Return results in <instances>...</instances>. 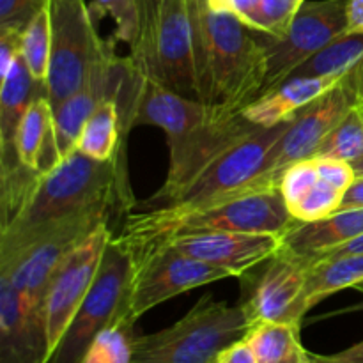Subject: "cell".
Wrapping results in <instances>:
<instances>
[{
    "mask_svg": "<svg viewBox=\"0 0 363 363\" xmlns=\"http://www.w3.org/2000/svg\"><path fill=\"white\" fill-rule=\"evenodd\" d=\"M291 121L272 128H259L250 137L227 149L165 208H199L245 186L261 172L268 151L282 137Z\"/></svg>",
    "mask_w": 363,
    "mask_h": 363,
    "instance_id": "obj_13",
    "label": "cell"
},
{
    "mask_svg": "<svg viewBox=\"0 0 363 363\" xmlns=\"http://www.w3.org/2000/svg\"><path fill=\"white\" fill-rule=\"evenodd\" d=\"M45 315L25 307L16 287L0 275V363H46Z\"/></svg>",
    "mask_w": 363,
    "mask_h": 363,
    "instance_id": "obj_18",
    "label": "cell"
},
{
    "mask_svg": "<svg viewBox=\"0 0 363 363\" xmlns=\"http://www.w3.org/2000/svg\"><path fill=\"white\" fill-rule=\"evenodd\" d=\"M346 30L347 0L305 2L282 35L259 30L268 62L261 96L289 80L298 67Z\"/></svg>",
    "mask_w": 363,
    "mask_h": 363,
    "instance_id": "obj_9",
    "label": "cell"
},
{
    "mask_svg": "<svg viewBox=\"0 0 363 363\" xmlns=\"http://www.w3.org/2000/svg\"><path fill=\"white\" fill-rule=\"evenodd\" d=\"M354 169V174H357V177H363V156L360 160H357V162L351 163Z\"/></svg>",
    "mask_w": 363,
    "mask_h": 363,
    "instance_id": "obj_43",
    "label": "cell"
},
{
    "mask_svg": "<svg viewBox=\"0 0 363 363\" xmlns=\"http://www.w3.org/2000/svg\"><path fill=\"white\" fill-rule=\"evenodd\" d=\"M354 289L362 291V293H363V282H362V284H358V286H357V287H354Z\"/></svg>",
    "mask_w": 363,
    "mask_h": 363,
    "instance_id": "obj_46",
    "label": "cell"
},
{
    "mask_svg": "<svg viewBox=\"0 0 363 363\" xmlns=\"http://www.w3.org/2000/svg\"><path fill=\"white\" fill-rule=\"evenodd\" d=\"M124 137L126 131L119 101L116 98H105L82 128L74 151L99 162H108L124 149Z\"/></svg>",
    "mask_w": 363,
    "mask_h": 363,
    "instance_id": "obj_23",
    "label": "cell"
},
{
    "mask_svg": "<svg viewBox=\"0 0 363 363\" xmlns=\"http://www.w3.org/2000/svg\"><path fill=\"white\" fill-rule=\"evenodd\" d=\"M301 2H303V4H305V0H301Z\"/></svg>",
    "mask_w": 363,
    "mask_h": 363,
    "instance_id": "obj_47",
    "label": "cell"
},
{
    "mask_svg": "<svg viewBox=\"0 0 363 363\" xmlns=\"http://www.w3.org/2000/svg\"><path fill=\"white\" fill-rule=\"evenodd\" d=\"M312 363H325V362H321L318 358V354H312Z\"/></svg>",
    "mask_w": 363,
    "mask_h": 363,
    "instance_id": "obj_45",
    "label": "cell"
},
{
    "mask_svg": "<svg viewBox=\"0 0 363 363\" xmlns=\"http://www.w3.org/2000/svg\"><path fill=\"white\" fill-rule=\"evenodd\" d=\"M363 156V101L358 103L321 142L314 158L357 162Z\"/></svg>",
    "mask_w": 363,
    "mask_h": 363,
    "instance_id": "obj_29",
    "label": "cell"
},
{
    "mask_svg": "<svg viewBox=\"0 0 363 363\" xmlns=\"http://www.w3.org/2000/svg\"><path fill=\"white\" fill-rule=\"evenodd\" d=\"M354 254H363V234L360 238H357V240L347 241V243H344V245H340V247L330 250L328 254L323 255L319 261H323V259H333V257H340V255H354Z\"/></svg>",
    "mask_w": 363,
    "mask_h": 363,
    "instance_id": "obj_42",
    "label": "cell"
},
{
    "mask_svg": "<svg viewBox=\"0 0 363 363\" xmlns=\"http://www.w3.org/2000/svg\"><path fill=\"white\" fill-rule=\"evenodd\" d=\"M131 252V250H130ZM133 275L119 319L137 323L151 308L195 287L233 279V273L190 257L170 243L131 252Z\"/></svg>",
    "mask_w": 363,
    "mask_h": 363,
    "instance_id": "obj_6",
    "label": "cell"
},
{
    "mask_svg": "<svg viewBox=\"0 0 363 363\" xmlns=\"http://www.w3.org/2000/svg\"><path fill=\"white\" fill-rule=\"evenodd\" d=\"M363 282V254L340 255L333 259H323L308 268L307 298L308 308L319 301L347 287H357Z\"/></svg>",
    "mask_w": 363,
    "mask_h": 363,
    "instance_id": "obj_25",
    "label": "cell"
},
{
    "mask_svg": "<svg viewBox=\"0 0 363 363\" xmlns=\"http://www.w3.org/2000/svg\"><path fill=\"white\" fill-rule=\"evenodd\" d=\"M298 223L279 188L230 191L190 209H135L126 213L117 240L131 252L179 236L204 233H252L286 236Z\"/></svg>",
    "mask_w": 363,
    "mask_h": 363,
    "instance_id": "obj_3",
    "label": "cell"
},
{
    "mask_svg": "<svg viewBox=\"0 0 363 363\" xmlns=\"http://www.w3.org/2000/svg\"><path fill=\"white\" fill-rule=\"evenodd\" d=\"M362 234L363 208L340 209L323 220L298 222L284 236V250L314 264L330 250L357 240Z\"/></svg>",
    "mask_w": 363,
    "mask_h": 363,
    "instance_id": "obj_19",
    "label": "cell"
},
{
    "mask_svg": "<svg viewBox=\"0 0 363 363\" xmlns=\"http://www.w3.org/2000/svg\"><path fill=\"white\" fill-rule=\"evenodd\" d=\"M0 169H2V181H0L2 183V222H0V229H4L25 208L41 179L43 172L23 165L20 160L6 163Z\"/></svg>",
    "mask_w": 363,
    "mask_h": 363,
    "instance_id": "obj_28",
    "label": "cell"
},
{
    "mask_svg": "<svg viewBox=\"0 0 363 363\" xmlns=\"http://www.w3.org/2000/svg\"><path fill=\"white\" fill-rule=\"evenodd\" d=\"M52 60L46 80L50 105L64 101L78 91L96 64L110 52L103 41L85 0H50Z\"/></svg>",
    "mask_w": 363,
    "mask_h": 363,
    "instance_id": "obj_7",
    "label": "cell"
},
{
    "mask_svg": "<svg viewBox=\"0 0 363 363\" xmlns=\"http://www.w3.org/2000/svg\"><path fill=\"white\" fill-rule=\"evenodd\" d=\"M209 2H211L213 7H229V0H209Z\"/></svg>",
    "mask_w": 363,
    "mask_h": 363,
    "instance_id": "obj_44",
    "label": "cell"
},
{
    "mask_svg": "<svg viewBox=\"0 0 363 363\" xmlns=\"http://www.w3.org/2000/svg\"><path fill=\"white\" fill-rule=\"evenodd\" d=\"M318 358L325 363H363V340L340 351L335 354H318Z\"/></svg>",
    "mask_w": 363,
    "mask_h": 363,
    "instance_id": "obj_39",
    "label": "cell"
},
{
    "mask_svg": "<svg viewBox=\"0 0 363 363\" xmlns=\"http://www.w3.org/2000/svg\"><path fill=\"white\" fill-rule=\"evenodd\" d=\"M305 2H307V0H305Z\"/></svg>",
    "mask_w": 363,
    "mask_h": 363,
    "instance_id": "obj_48",
    "label": "cell"
},
{
    "mask_svg": "<svg viewBox=\"0 0 363 363\" xmlns=\"http://www.w3.org/2000/svg\"><path fill=\"white\" fill-rule=\"evenodd\" d=\"M261 126L245 119L241 112L218 108L213 119L201 128L169 144V172L160 190L133 209H160L169 206L209 163L250 137Z\"/></svg>",
    "mask_w": 363,
    "mask_h": 363,
    "instance_id": "obj_10",
    "label": "cell"
},
{
    "mask_svg": "<svg viewBox=\"0 0 363 363\" xmlns=\"http://www.w3.org/2000/svg\"><path fill=\"white\" fill-rule=\"evenodd\" d=\"M190 257L243 277L284 248V236L252 233H204L165 241ZM160 245V243H158Z\"/></svg>",
    "mask_w": 363,
    "mask_h": 363,
    "instance_id": "obj_16",
    "label": "cell"
},
{
    "mask_svg": "<svg viewBox=\"0 0 363 363\" xmlns=\"http://www.w3.org/2000/svg\"><path fill=\"white\" fill-rule=\"evenodd\" d=\"M50 0H0V28L23 32Z\"/></svg>",
    "mask_w": 363,
    "mask_h": 363,
    "instance_id": "obj_35",
    "label": "cell"
},
{
    "mask_svg": "<svg viewBox=\"0 0 363 363\" xmlns=\"http://www.w3.org/2000/svg\"><path fill=\"white\" fill-rule=\"evenodd\" d=\"M301 325L257 323L245 337L259 363H312L300 339Z\"/></svg>",
    "mask_w": 363,
    "mask_h": 363,
    "instance_id": "obj_24",
    "label": "cell"
},
{
    "mask_svg": "<svg viewBox=\"0 0 363 363\" xmlns=\"http://www.w3.org/2000/svg\"><path fill=\"white\" fill-rule=\"evenodd\" d=\"M133 275V255L113 234L106 247L94 284L48 363H82L92 340L117 321Z\"/></svg>",
    "mask_w": 363,
    "mask_h": 363,
    "instance_id": "obj_8",
    "label": "cell"
},
{
    "mask_svg": "<svg viewBox=\"0 0 363 363\" xmlns=\"http://www.w3.org/2000/svg\"><path fill=\"white\" fill-rule=\"evenodd\" d=\"M363 34V0H347V30Z\"/></svg>",
    "mask_w": 363,
    "mask_h": 363,
    "instance_id": "obj_40",
    "label": "cell"
},
{
    "mask_svg": "<svg viewBox=\"0 0 363 363\" xmlns=\"http://www.w3.org/2000/svg\"><path fill=\"white\" fill-rule=\"evenodd\" d=\"M46 94V84H39L28 73L21 53L13 66L2 77L0 87V155L2 165L20 160L16 149V137L20 124L38 96Z\"/></svg>",
    "mask_w": 363,
    "mask_h": 363,
    "instance_id": "obj_21",
    "label": "cell"
},
{
    "mask_svg": "<svg viewBox=\"0 0 363 363\" xmlns=\"http://www.w3.org/2000/svg\"><path fill=\"white\" fill-rule=\"evenodd\" d=\"M318 181L319 172L315 158L301 160V162L293 163V165H289L284 170L279 190L291 213L311 194V190L318 184Z\"/></svg>",
    "mask_w": 363,
    "mask_h": 363,
    "instance_id": "obj_32",
    "label": "cell"
},
{
    "mask_svg": "<svg viewBox=\"0 0 363 363\" xmlns=\"http://www.w3.org/2000/svg\"><path fill=\"white\" fill-rule=\"evenodd\" d=\"M363 67V34L344 32L312 59L294 71L293 77L344 78ZM291 77V78H293Z\"/></svg>",
    "mask_w": 363,
    "mask_h": 363,
    "instance_id": "obj_26",
    "label": "cell"
},
{
    "mask_svg": "<svg viewBox=\"0 0 363 363\" xmlns=\"http://www.w3.org/2000/svg\"><path fill=\"white\" fill-rule=\"evenodd\" d=\"M308 268L307 261L284 248L255 268V280L245 287L240 301L252 326L257 323L301 325V319L311 311L305 298Z\"/></svg>",
    "mask_w": 363,
    "mask_h": 363,
    "instance_id": "obj_12",
    "label": "cell"
},
{
    "mask_svg": "<svg viewBox=\"0 0 363 363\" xmlns=\"http://www.w3.org/2000/svg\"><path fill=\"white\" fill-rule=\"evenodd\" d=\"M135 340L133 323L117 319L92 340L82 363H131Z\"/></svg>",
    "mask_w": 363,
    "mask_h": 363,
    "instance_id": "obj_30",
    "label": "cell"
},
{
    "mask_svg": "<svg viewBox=\"0 0 363 363\" xmlns=\"http://www.w3.org/2000/svg\"><path fill=\"white\" fill-rule=\"evenodd\" d=\"M342 78L293 77L245 106V119L261 128H272L291 121L301 108L335 87Z\"/></svg>",
    "mask_w": 363,
    "mask_h": 363,
    "instance_id": "obj_20",
    "label": "cell"
},
{
    "mask_svg": "<svg viewBox=\"0 0 363 363\" xmlns=\"http://www.w3.org/2000/svg\"><path fill=\"white\" fill-rule=\"evenodd\" d=\"M152 78L199 99L188 0H158L152 30Z\"/></svg>",
    "mask_w": 363,
    "mask_h": 363,
    "instance_id": "obj_14",
    "label": "cell"
},
{
    "mask_svg": "<svg viewBox=\"0 0 363 363\" xmlns=\"http://www.w3.org/2000/svg\"><path fill=\"white\" fill-rule=\"evenodd\" d=\"M353 208H363V177H357V181L347 188V191L344 194L342 204H340V209Z\"/></svg>",
    "mask_w": 363,
    "mask_h": 363,
    "instance_id": "obj_41",
    "label": "cell"
},
{
    "mask_svg": "<svg viewBox=\"0 0 363 363\" xmlns=\"http://www.w3.org/2000/svg\"><path fill=\"white\" fill-rule=\"evenodd\" d=\"M106 220H110V216L80 220L60 227L59 230L23 252L11 264L0 268V275L7 277L16 287L25 307L45 315L46 291L57 266L80 241H84L99 223Z\"/></svg>",
    "mask_w": 363,
    "mask_h": 363,
    "instance_id": "obj_15",
    "label": "cell"
},
{
    "mask_svg": "<svg viewBox=\"0 0 363 363\" xmlns=\"http://www.w3.org/2000/svg\"><path fill=\"white\" fill-rule=\"evenodd\" d=\"M21 53V32L0 28V78L9 71Z\"/></svg>",
    "mask_w": 363,
    "mask_h": 363,
    "instance_id": "obj_37",
    "label": "cell"
},
{
    "mask_svg": "<svg viewBox=\"0 0 363 363\" xmlns=\"http://www.w3.org/2000/svg\"><path fill=\"white\" fill-rule=\"evenodd\" d=\"M194 32L199 99L216 108L241 112L261 96L266 82V50L259 30L229 7L188 0Z\"/></svg>",
    "mask_w": 363,
    "mask_h": 363,
    "instance_id": "obj_2",
    "label": "cell"
},
{
    "mask_svg": "<svg viewBox=\"0 0 363 363\" xmlns=\"http://www.w3.org/2000/svg\"><path fill=\"white\" fill-rule=\"evenodd\" d=\"M108 222L110 220L99 223L84 241H80L60 261L50 280L45 298L48 360L94 284L103 255L113 238V230L110 229Z\"/></svg>",
    "mask_w": 363,
    "mask_h": 363,
    "instance_id": "obj_11",
    "label": "cell"
},
{
    "mask_svg": "<svg viewBox=\"0 0 363 363\" xmlns=\"http://www.w3.org/2000/svg\"><path fill=\"white\" fill-rule=\"evenodd\" d=\"M16 149L23 165L41 172L59 163L60 155L53 135L52 105L46 94L38 96L28 106L18 130Z\"/></svg>",
    "mask_w": 363,
    "mask_h": 363,
    "instance_id": "obj_22",
    "label": "cell"
},
{
    "mask_svg": "<svg viewBox=\"0 0 363 363\" xmlns=\"http://www.w3.org/2000/svg\"><path fill=\"white\" fill-rule=\"evenodd\" d=\"M342 199L344 191L337 190L332 184L319 179L318 184L311 190V194L294 209L293 216L298 222H315V220H323L339 211L340 204H342Z\"/></svg>",
    "mask_w": 363,
    "mask_h": 363,
    "instance_id": "obj_33",
    "label": "cell"
},
{
    "mask_svg": "<svg viewBox=\"0 0 363 363\" xmlns=\"http://www.w3.org/2000/svg\"><path fill=\"white\" fill-rule=\"evenodd\" d=\"M21 59L35 82L46 84L52 60V20L50 2L21 32Z\"/></svg>",
    "mask_w": 363,
    "mask_h": 363,
    "instance_id": "obj_27",
    "label": "cell"
},
{
    "mask_svg": "<svg viewBox=\"0 0 363 363\" xmlns=\"http://www.w3.org/2000/svg\"><path fill=\"white\" fill-rule=\"evenodd\" d=\"M315 163H318L319 179L332 184L333 188L344 191V194L357 181V174L350 162L337 158H315Z\"/></svg>",
    "mask_w": 363,
    "mask_h": 363,
    "instance_id": "obj_36",
    "label": "cell"
},
{
    "mask_svg": "<svg viewBox=\"0 0 363 363\" xmlns=\"http://www.w3.org/2000/svg\"><path fill=\"white\" fill-rule=\"evenodd\" d=\"M91 13L98 16H110L116 21V41L135 45L140 27L138 0H92Z\"/></svg>",
    "mask_w": 363,
    "mask_h": 363,
    "instance_id": "obj_31",
    "label": "cell"
},
{
    "mask_svg": "<svg viewBox=\"0 0 363 363\" xmlns=\"http://www.w3.org/2000/svg\"><path fill=\"white\" fill-rule=\"evenodd\" d=\"M250 328L243 305L204 294L172 326L137 335L131 363H215L223 350L245 339Z\"/></svg>",
    "mask_w": 363,
    "mask_h": 363,
    "instance_id": "obj_4",
    "label": "cell"
},
{
    "mask_svg": "<svg viewBox=\"0 0 363 363\" xmlns=\"http://www.w3.org/2000/svg\"><path fill=\"white\" fill-rule=\"evenodd\" d=\"M363 101V67L344 77L335 87L319 96L293 117L282 137L273 144L262 170L245 186L234 191L279 188L284 170L301 160L314 158L330 131Z\"/></svg>",
    "mask_w": 363,
    "mask_h": 363,
    "instance_id": "obj_5",
    "label": "cell"
},
{
    "mask_svg": "<svg viewBox=\"0 0 363 363\" xmlns=\"http://www.w3.org/2000/svg\"><path fill=\"white\" fill-rule=\"evenodd\" d=\"M301 6V0H261L255 16V30L282 35Z\"/></svg>",
    "mask_w": 363,
    "mask_h": 363,
    "instance_id": "obj_34",
    "label": "cell"
},
{
    "mask_svg": "<svg viewBox=\"0 0 363 363\" xmlns=\"http://www.w3.org/2000/svg\"><path fill=\"white\" fill-rule=\"evenodd\" d=\"M124 149L108 162L73 151L43 172L16 218L0 229V268L67 223L135 208Z\"/></svg>",
    "mask_w": 363,
    "mask_h": 363,
    "instance_id": "obj_1",
    "label": "cell"
},
{
    "mask_svg": "<svg viewBox=\"0 0 363 363\" xmlns=\"http://www.w3.org/2000/svg\"><path fill=\"white\" fill-rule=\"evenodd\" d=\"M215 363H259L255 358L254 350L250 347V344L247 342V339H241L238 342H234L233 346H229L227 350H223L218 354Z\"/></svg>",
    "mask_w": 363,
    "mask_h": 363,
    "instance_id": "obj_38",
    "label": "cell"
},
{
    "mask_svg": "<svg viewBox=\"0 0 363 363\" xmlns=\"http://www.w3.org/2000/svg\"><path fill=\"white\" fill-rule=\"evenodd\" d=\"M218 112L216 106L201 99L188 98L170 89L158 78L144 77L131 113V128L156 126L167 135V142H176L208 123Z\"/></svg>",
    "mask_w": 363,
    "mask_h": 363,
    "instance_id": "obj_17",
    "label": "cell"
}]
</instances>
